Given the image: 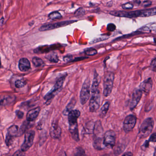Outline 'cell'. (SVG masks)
I'll use <instances>...</instances> for the list:
<instances>
[{
    "label": "cell",
    "mask_w": 156,
    "mask_h": 156,
    "mask_svg": "<svg viewBox=\"0 0 156 156\" xmlns=\"http://www.w3.org/2000/svg\"><path fill=\"white\" fill-rule=\"evenodd\" d=\"M75 155L76 156H84V155H86V154L83 148L81 147H78L76 149Z\"/></svg>",
    "instance_id": "32"
},
{
    "label": "cell",
    "mask_w": 156,
    "mask_h": 156,
    "mask_svg": "<svg viewBox=\"0 0 156 156\" xmlns=\"http://www.w3.org/2000/svg\"><path fill=\"white\" fill-rule=\"evenodd\" d=\"M22 152L20 151H16L13 155H17V156H19V155H22Z\"/></svg>",
    "instance_id": "42"
},
{
    "label": "cell",
    "mask_w": 156,
    "mask_h": 156,
    "mask_svg": "<svg viewBox=\"0 0 156 156\" xmlns=\"http://www.w3.org/2000/svg\"><path fill=\"white\" fill-rule=\"evenodd\" d=\"M151 3L152 2L150 1H146L142 3V6L145 8H147V7H149L151 5Z\"/></svg>",
    "instance_id": "39"
},
{
    "label": "cell",
    "mask_w": 156,
    "mask_h": 156,
    "mask_svg": "<svg viewBox=\"0 0 156 156\" xmlns=\"http://www.w3.org/2000/svg\"><path fill=\"white\" fill-rule=\"evenodd\" d=\"M86 57H78L76 58L74 60L73 62H76V61H80V60H84V59H86Z\"/></svg>",
    "instance_id": "43"
},
{
    "label": "cell",
    "mask_w": 156,
    "mask_h": 156,
    "mask_svg": "<svg viewBox=\"0 0 156 156\" xmlns=\"http://www.w3.org/2000/svg\"><path fill=\"white\" fill-rule=\"evenodd\" d=\"M26 84V82L23 79L18 80L15 82V85L17 88H21Z\"/></svg>",
    "instance_id": "31"
},
{
    "label": "cell",
    "mask_w": 156,
    "mask_h": 156,
    "mask_svg": "<svg viewBox=\"0 0 156 156\" xmlns=\"http://www.w3.org/2000/svg\"><path fill=\"white\" fill-rule=\"evenodd\" d=\"M149 140H146L145 142H144V144L142 145V147H141V148H142V150H145L149 146V143H150Z\"/></svg>",
    "instance_id": "37"
},
{
    "label": "cell",
    "mask_w": 156,
    "mask_h": 156,
    "mask_svg": "<svg viewBox=\"0 0 156 156\" xmlns=\"http://www.w3.org/2000/svg\"><path fill=\"white\" fill-rule=\"evenodd\" d=\"M99 83H100V78H99V75L96 71H95L94 72V79H93V83L91 87V91H95L98 89Z\"/></svg>",
    "instance_id": "21"
},
{
    "label": "cell",
    "mask_w": 156,
    "mask_h": 156,
    "mask_svg": "<svg viewBox=\"0 0 156 156\" xmlns=\"http://www.w3.org/2000/svg\"><path fill=\"white\" fill-rule=\"evenodd\" d=\"M69 130L72 136V138L76 142L80 140L79 131L77 123L69 124Z\"/></svg>",
    "instance_id": "17"
},
{
    "label": "cell",
    "mask_w": 156,
    "mask_h": 156,
    "mask_svg": "<svg viewBox=\"0 0 156 156\" xmlns=\"http://www.w3.org/2000/svg\"><path fill=\"white\" fill-rule=\"evenodd\" d=\"M156 58H154V59L151 61V70L153 72H156Z\"/></svg>",
    "instance_id": "36"
},
{
    "label": "cell",
    "mask_w": 156,
    "mask_h": 156,
    "mask_svg": "<svg viewBox=\"0 0 156 156\" xmlns=\"http://www.w3.org/2000/svg\"><path fill=\"white\" fill-rule=\"evenodd\" d=\"M115 80V74L112 72H107L105 73L104 76V90L103 94L105 97H108L111 94L113 89Z\"/></svg>",
    "instance_id": "5"
},
{
    "label": "cell",
    "mask_w": 156,
    "mask_h": 156,
    "mask_svg": "<svg viewBox=\"0 0 156 156\" xmlns=\"http://www.w3.org/2000/svg\"><path fill=\"white\" fill-rule=\"evenodd\" d=\"M47 60H49L51 62L57 63L59 61V58H58V55L55 52H52L51 53L45 56Z\"/></svg>",
    "instance_id": "26"
},
{
    "label": "cell",
    "mask_w": 156,
    "mask_h": 156,
    "mask_svg": "<svg viewBox=\"0 0 156 156\" xmlns=\"http://www.w3.org/2000/svg\"><path fill=\"white\" fill-rule=\"evenodd\" d=\"M32 62L34 66L36 67H40L44 64V62L42 59L39 57H34L33 58Z\"/></svg>",
    "instance_id": "28"
},
{
    "label": "cell",
    "mask_w": 156,
    "mask_h": 156,
    "mask_svg": "<svg viewBox=\"0 0 156 156\" xmlns=\"http://www.w3.org/2000/svg\"><path fill=\"white\" fill-rule=\"evenodd\" d=\"M110 103L109 101H107L102 106L101 108H100L99 112V116L100 117L103 118L105 116L106 114L108 112L109 109V107H110Z\"/></svg>",
    "instance_id": "23"
},
{
    "label": "cell",
    "mask_w": 156,
    "mask_h": 156,
    "mask_svg": "<svg viewBox=\"0 0 156 156\" xmlns=\"http://www.w3.org/2000/svg\"><path fill=\"white\" fill-rule=\"evenodd\" d=\"M107 30L109 31H114L116 29V26L113 23H109L107 27Z\"/></svg>",
    "instance_id": "35"
},
{
    "label": "cell",
    "mask_w": 156,
    "mask_h": 156,
    "mask_svg": "<svg viewBox=\"0 0 156 156\" xmlns=\"http://www.w3.org/2000/svg\"><path fill=\"white\" fill-rule=\"evenodd\" d=\"M19 127L16 125H13L8 129L6 139V144L8 146L11 145L14 137L19 136Z\"/></svg>",
    "instance_id": "12"
},
{
    "label": "cell",
    "mask_w": 156,
    "mask_h": 156,
    "mask_svg": "<svg viewBox=\"0 0 156 156\" xmlns=\"http://www.w3.org/2000/svg\"><path fill=\"white\" fill-rule=\"evenodd\" d=\"M50 135L51 137L54 139L60 138L62 135V129L58 123L55 121L52 124L51 127L50 129Z\"/></svg>",
    "instance_id": "14"
},
{
    "label": "cell",
    "mask_w": 156,
    "mask_h": 156,
    "mask_svg": "<svg viewBox=\"0 0 156 156\" xmlns=\"http://www.w3.org/2000/svg\"><path fill=\"white\" fill-rule=\"evenodd\" d=\"M72 58H73V56L72 55H67V56L64 57V62H68L71 61Z\"/></svg>",
    "instance_id": "41"
},
{
    "label": "cell",
    "mask_w": 156,
    "mask_h": 156,
    "mask_svg": "<svg viewBox=\"0 0 156 156\" xmlns=\"http://www.w3.org/2000/svg\"><path fill=\"white\" fill-rule=\"evenodd\" d=\"M1 4H0V12H1Z\"/></svg>",
    "instance_id": "46"
},
{
    "label": "cell",
    "mask_w": 156,
    "mask_h": 156,
    "mask_svg": "<svg viewBox=\"0 0 156 156\" xmlns=\"http://www.w3.org/2000/svg\"><path fill=\"white\" fill-rule=\"evenodd\" d=\"M90 83L89 80L86 79L84 82L80 94V102L81 105H84L90 98Z\"/></svg>",
    "instance_id": "7"
},
{
    "label": "cell",
    "mask_w": 156,
    "mask_h": 156,
    "mask_svg": "<svg viewBox=\"0 0 156 156\" xmlns=\"http://www.w3.org/2000/svg\"><path fill=\"white\" fill-rule=\"evenodd\" d=\"M153 85V81L151 78H148L141 83L138 88L143 93L148 94L151 90Z\"/></svg>",
    "instance_id": "15"
},
{
    "label": "cell",
    "mask_w": 156,
    "mask_h": 156,
    "mask_svg": "<svg viewBox=\"0 0 156 156\" xmlns=\"http://www.w3.org/2000/svg\"><path fill=\"white\" fill-rule=\"evenodd\" d=\"M133 154L131 152H126L123 154V156H132Z\"/></svg>",
    "instance_id": "44"
},
{
    "label": "cell",
    "mask_w": 156,
    "mask_h": 156,
    "mask_svg": "<svg viewBox=\"0 0 156 156\" xmlns=\"http://www.w3.org/2000/svg\"><path fill=\"white\" fill-rule=\"evenodd\" d=\"M35 132L34 130H31L27 132L25 135L24 142L21 146V151L23 152L27 151L34 143Z\"/></svg>",
    "instance_id": "11"
},
{
    "label": "cell",
    "mask_w": 156,
    "mask_h": 156,
    "mask_svg": "<svg viewBox=\"0 0 156 156\" xmlns=\"http://www.w3.org/2000/svg\"><path fill=\"white\" fill-rule=\"evenodd\" d=\"M66 76L67 74H66L60 77L56 81V83L53 88L44 97V99L47 101V102L51 101L62 90Z\"/></svg>",
    "instance_id": "4"
},
{
    "label": "cell",
    "mask_w": 156,
    "mask_h": 156,
    "mask_svg": "<svg viewBox=\"0 0 156 156\" xmlns=\"http://www.w3.org/2000/svg\"><path fill=\"white\" fill-rule=\"evenodd\" d=\"M16 114H17L18 118L20 119L23 118V115H24V113L22 111H20V110H18V111H16Z\"/></svg>",
    "instance_id": "40"
},
{
    "label": "cell",
    "mask_w": 156,
    "mask_h": 156,
    "mask_svg": "<svg viewBox=\"0 0 156 156\" xmlns=\"http://www.w3.org/2000/svg\"><path fill=\"white\" fill-rule=\"evenodd\" d=\"M91 98L89 102V111L92 113L96 112L100 105L101 95L99 89L91 91Z\"/></svg>",
    "instance_id": "6"
},
{
    "label": "cell",
    "mask_w": 156,
    "mask_h": 156,
    "mask_svg": "<svg viewBox=\"0 0 156 156\" xmlns=\"http://www.w3.org/2000/svg\"><path fill=\"white\" fill-rule=\"evenodd\" d=\"M81 115L80 111L78 109H73L68 115L69 124L77 123V119Z\"/></svg>",
    "instance_id": "19"
},
{
    "label": "cell",
    "mask_w": 156,
    "mask_h": 156,
    "mask_svg": "<svg viewBox=\"0 0 156 156\" xmlns=\"http://www.w3.org/2000/svg\"><path fill=\"white\" fill-rule=\"evenodd\" d=\"M76 103V100L74 98H73V99H72V100L69 102V104L67 105L66 108H65L64 110L63 111V114L64 115H68L69 113L73 109Z\"/></svg>",
    "instance_id": "22"
},
{
    "label": "cell",
    "mask_w": 156,
    "mask_h": 156,
    "mask_svg": "<svg viewBox=\"0 0 156 156\" xmlns=\"http://www.w3.org/2000/svg\"><path fill=\"white\" fill-rule=\"evenodd\" d=\"M94 123L92 121L87 122L84 128V131L87 134H93Z\"/></svg>",
    "instance_id": "25"
},
{
    "label": "cell",
    "mask_w": 156,
    "mask_h": 156,
    "mask_svg": "<svg viewBox=\"0 0 156 156\" xmlns=\"http://www.w3.org/2000/svg\"><path fill=\"white\" fill-rule=\"evenodd\" d=\"M85 53L87 55L89 56H93L97 54V51L94 48H88L85 51Z\"/></svg>",
    "instance_id": "30"
},
{
    "label": "cell",
    "mask_w": 156,
    "mask_h": 156,
    "mask_svg": "<svg viewBox=\"0 0 156 156\" xmlns=\"http://www.w3.org/2000/svg\"><path fill=\"white\" fill-rule=\"evenodd\" d=\"M29 123L28 122H24L23 123L20 128L19 129V136H21L24 133L26 129L29 128Z\"/></svg>",
    "instance_id": "29"
},
{
    "label": "cell",
    "mask_w": 156,
    "mask_h": 156,
    "mask_svg": "<svg viewBox=\"0 0 156 156\" xmlns=\"http://www.w3.org/2000/svg\"><path fill=\"white\" fill-rule=\"evenodd\" d=\"M116 140V135L114 130H108L104 134V144L105 147L113 148L115 145Z\"/></svg>",
    "instance_id": "8"
},
{
    "label": "cell",
    "mask_w": 156,
    "mask_h": 156,
    "mask_svg": "<svg viewBox=\"0 0 156 156\" xmlns=\"http://www.w3.org/2000/svg\"><path fill=\"white\" fill-rule=\"evenodd\" d=\"M148 140H149L150 142H155L156 141V133H153V134H151L150 136L149 139Z\"/></svg>",
    "instance_id": "38"
},
{
    "label": "cell",
    "mask_w": 156,
    "mask_h": 156,
    "mask_svg": "<svg viewBox=\"0 0 156 156\" xmlns=\"http://www.w3.org/2000/svg\"><path fill=\"white\" fill-rule=\"evenodd\" d=\"M133 7H134V5L131 4V3H129V2L123 4L122 6V8H123L124 9L126 10L132 9H133Z\"/></svg>",
    "instance_id": "34"
},
{
    "label": "cell",
    "mask_w": 156,
    "mask_h": 156,
    "mask_svg": "<svg viewBox=\"0 0 156 156\" xmlns=\"http://www.w3.org/2000/svg\"><path fill=\"white\" fill-rule=\"evenodd\" d=\"M142 94L143 93L142 91L139 88H136L134 90L129 104V108L130 110H132L136 107L141 99Z\"/></svg>",
    "instance_id": "13"
},
{
    "label": "cell",
    "mask_w": 156,
    "mask_h": 156,
    "mask_svg": "<svg viewBox=\"0 0 156 156\" xmlns=\"http://www.w3.org/2000/svg\"><path fill=\"white\" fill-rule=\"evenodd\" d=\"M16 97L12 95L0 96V107L9 105L16 100Z\"/></svg>",
    "instance_id": "16"
},
{
    "label": "cell",
    "mask_w": 156,
    "mask_h": 156,
    "mask_svg": "<svg viewBox=\"0 0 156 156\" xmlns=\"http://www.w3.org/2000/svg\"><path fill=\"white\" fill-rule=\"evenodd\" d=\"M30 63L27 58H22L20 59L19 62V68L21 72H27L30 70Z\"/></svg>",
    "instance_id": "18"
},
{
    "label": "cell",
    "mask_w": 156,
    "mask_h": 156,
    "mask_svg": "<svg viewBox=\"0 0 156 156\" xmlns=\"http://www.w3.org/2000/svg\"><path fill=\"white\" fill-rule=\"evenodd\" d=\"M76 22V20L64 21L54 23H49L42 25L39 28V31L41 32L51 30L61 27L67 26L71 23Z\"/></svg>",
    "instance_id": "9"
},
{
    "label": "cell",
    "mask_w": 156,
    "mask_h": 156,
    "mask_svg": "<svg viewBox=\"0 0 156 156\" xmlns=\"http://www.w3.org/2000/svg\"><path fill=\"white\" fill-rule=\"evenodd\" d=\"M137 118L134 115L127 116L124 119L123 128L126 133H129L133 130L136 123Z\"/></svg>",
    "instance_id": "10"
},
{
    "label": "cell",
    "mask_w": 156,
    "mask_h": 156,
    "mask_svg": "<svg viewBox=\"0 0 156 156\" xmlns=\"http://www.w3.org/2000/svg\"><path fill=\"white\" fill-rule=\"evenodd\" d=\"M62 18V15L59 12H53L48 15V18L50 20H58V19H60Z\"/></svg>",
    "instance_id": "27"
},
{
    "label": "cell",
    "mask_w": 156,
    "mask_h": 156,
    "mask_svg": "<svg viewBox=\"0 0 156 156\" xmlns=\"http://www.w3.org/2000/svg\"><path fill=\"white\" fill-rule=\"evenodd\" d=\"M40 111H41V108L40 107H37L30 110L27 113V116H26L27 121L29 122H32L35 120L39 115Z\"/></svg>",
    "instance_id": "20"
},
{
    "label": "cell",
    "mask_w": 156,
    "mask_h": 156,
    "mask_svg": "<svg viewBox=\"0 0 156 156\" xmlns=\"http://www.w3.org/2000/svg\"><path fill=\"white\" fill-rule=\"evenodd\" d=\"M94 141L93 146L97 150H102L105 147L104 144V129L100 120H98L94 123Z\"/></svg>",
    "instance_id": "2"
},
{
    "label": "cell",
    "mask_w": 156,
    "mask_h": 156,
    "mask_svg": "<svg viewBox=\"0 0 156 156\" xmlns=\"http://www.w3.org/2000/svg\"><path fill=\"white\" fill-rule=\"evenodd\" d=\"M113 16L122 18H135L137 17H148L156 15V9H146L132 12L113 11L110 12Z\"/></svg>",
    "instance_id": "1"
},
{
    "label": "cell",
    "mask_w": 156,
    "mask_h": 156,
    "mask_svg": "<svg viewBox=\"0 0 156 156\" xmlns=\"http://www.w3.org/2000/svg\"><path fill=\"white\" fill-rule=\"evenodd\" d=\"M1 67V58H0V67Z\"/></svg>",
    "instance_id": "45"
},
{
    "label": "cell",
    "mask_w": 156,
    "mask_h": 156,
    "mask_svg": "<svg viewBox=\"0 0 156 156\" xmlns=\"http://www.w3.org/2000/svg\"><path fill=\"white\" fill-rule=\"evenodd\" d=\"M154 126V119L152 118H148L143 121L140 125L138 133L140 138H145L148 136L153 130Z\"/></svg>",
    "instance_id": "3"
},
{
    "label": "cell",
    "mask_w": 156,
    "mask_h": 156,
    "mask_svg": "<svg viewBox=\"0 0 156 156\" xmlns=\"http://www.w3.org/2000/svg\"><path fill=\"white\" fill-rule=\"evenodd\" d=\"M156 30V23H155L150 24H147L146 26L141 28L140 29L139 31L142 33H143L150 32L151 31H155Z\"/></svg>",
    "instance_id": "24"
},
{
    "label": "cell",
    "mask_w": 156,
    "mask_h": 156,
    "mask_svg": "<svg viewBox=\"0 0 156 156\" xmlns=\"http://www.w3.org/2000/svg\"><path fill=\"white\" fill-rule=\"evenodd\" d=\"M85 13V11L84 9H83V8H81V9H78L76 12L75 14V15L76 16L81 17V16H83L84 15Z\"/></svg>",
    "instance_id": "33"
}]
</instances>
